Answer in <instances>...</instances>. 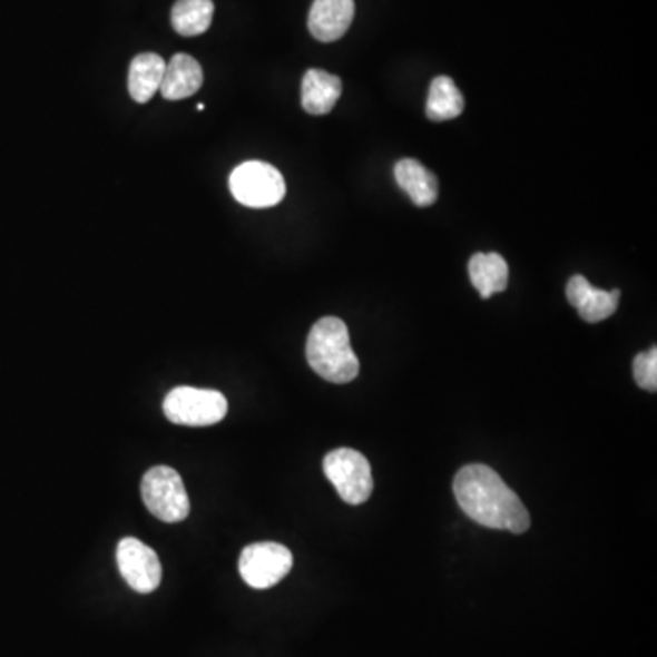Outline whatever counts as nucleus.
<instances>
[{"label": "nucleus", "instance_id": "f257e3e1", "mask_svg": "<svg viewBox=\"0 0 657 657\" xmlns=\"http://www.w3.org/2000/svg\"><path fill=\"white\" fill-rule=\"evenodd\" d=\"M453 491L465 516L486 528L511 533H524L530 528V513L519 496L488 465L460 468Z\"/></svg>", "mask_w": 657, "mask_h": 657}, {"label": "nucleus", "instance_id": "f03ea898", "mask_svg": "<svg viewBox=\"0 0 657 657\" xmlns=\"http://www.w3.org/2000/svg\"><path fill=\"white\" fill-rule=\"evenodd\" d=\"M307 362L314 373L333 384H350L360 373L359 356L351 345L350 329L340 318L325 316L311 329Z\"/></svg>", "mask_w": 657, "mask_h": 657}, {"label": "nucleus", "instance_id": "7ed1b4c3", "mask_svg": "<svg viewBox=\"0 0 657 657\" xmlns=\"http://www.w3.org/2000/svg\"><path fill=\"white\" fill-rule=\"evenodd\" d=\"M143 502L159 521L176 524L190 513V499L183 479L170 465H156L145 473L141 482Z\"/></svg>", "mask_w": 657, "mask_h": 657}, {"label": "nucleus", "instance_id": "20e7f679", "mask_svg": "<svg viewBox=\"0 0 657 657\" xmlns=\"http://www.w3.org/2000/svg\"><path fill=\"white\" fill-rule=\"evenodd\" d=\"M163 411L173 424L205 428L227 416L228 402L219 391L182 385L165 396Z\"/></svg>", "mask_w": 657, "mask_h": 657}, {"label": "nucleus", "instance_id": "39448f33", "mask_svg": "<svg viewBox=\"0 0 657 657\" xmlns=\"http://www.w3.org/2000/svg\"><path fill=\"white\" fill-rule=\"evenodd\" d=\"M228 187L236 202L251 208L274 207L287 193L278 168L263 161H247L234 168Z\"/></svg>", "mask_w": 657, "mask_h": 657}, {"label": "nucleus", "instance_id": "423d86ee", "mask_svg": "<svg viewBox=\"0 0 657 657\" xmlns=\"http://www.w3.org/2000/svg\"><path fill=\"white\" fill-rule=\"evenodd\" d=\"M324 473L347 504H364L373 493L370 460L360 451L350 448L331 451L324 459Z\"/></svg>", "mask_w": 657, "mask_h": 657}, {"label": "nucleus", "instance_id": "0eeeda50", "mask_svg": "<svg viewBox=\"0 0 657 657\" xmlns=\"http://www.w3.org/2000/svg\"><path fill=\"white\" fill-rule=\"evenodd\" d=\"M293 568V553L278 542H256L243 548L239 573L248 587L267 590L278 585Z\"/></svg>", "mask_w": 657, "mask_h": 657}, {"label": "nucleus", "instance_id": "6e6552de", "mask_svg": "<svg viewBox=\"0 0 657 657\" xmlns=\"http://www.w3.org/2000/svg\"><path fill=\"white\" fill-rule=\"evenodd\" d=\"M117 567L128 587L137 594H150L161 585L159 557L136 537H125L117 545Z\"/></svg>", "mask_w": 657, "mask_h": 657}, {"label": "nucleus", "instance_id": "1a4fd4ad", "mask_svg": "<svg viewBox=\"0 0 657 657\" xmlns=\"http://www.w3.org/2000/svg\"><path fill=\"white\" fill-rule=\"evenodd\" d=\"M567 298L585 322L599 324L616 313L621 291L619 288L602 291V288L594 287L581 274H577L568 282Z\"/></svg>", "mask_w": 657, "mask_h": 657}, {"label": "nucleus", "instance_id": "9d476101", "mask_svg": "<svg viewBox=\"0 0 657 657\" xmlns=\"http://www.w3.org/2000/svg\"><path fill=\"white\" fill-rule=\"evenodd\" d=\"M354 19V0H314L308 11V31L320 42L339 41Z\"/></svg>", "mask_w": 657, "mask_h": 657}, {"label": "nucleus", "instance_id": "9b49d317", "mask_svg": "<svg viewBox=\"0 0 657 657\" xmlns=\"http://www.w3.org/2000/svg\"><path fill=\"white\" fill-rule=\"evenodd\" d=\"M202 85V65L187 53H176L165 66L159 91L167 101H182L197 94Z\"/></svg>", "mask_w": 657, "mask_h": 657}, {"label": "nucleus", "instance_id": "f8f14e48", "mask_svg": "<svg viewBox=\"0 0 657 657\" xmlns=\"http://www.w3.org/2000/svg\"><path fill=\"white\" fill-rule=\"evenodd\" d=\"M342 79L324 70L305 71L302 81V107L311 116H325L342 96Z\"/></svg>", "mask_w": 657, "mask_h": 657}, {"label": "nucleus", "instance_id": "ddd939ff", "mask_svg": "<svg viewBox=\"0 0 657 657\" xmlns=\"http://www.w3.org/2000/svg\"><path fill=\"white\" fill-rule=\"evenodd\" d=\"M394 179L416 207H430L439 197V179L416 159H400L394 165Z\"/></svg>", "mask_w": 657, "mask_h": 657}, {"label": "nucleus", "instance_id": "4468645a", "mask_svg": "<svg viewBox=\"0 0 657 657\" xmlns=\"http://www.w3.org/2000/svg\"><path fill=\"white\" fill-rule=\"evenodd\" d=\"M468 268H470L471 284L479 291L482 300L491 298L493 294L502 293L508 287L510 271L501 254H473Z\"/></svg>", "mask_w": 657, "mask_h": 657}, {"label": "nucleus", "instance_id": "2eb2a0df", "mask_svg": "<svg viewBox=\"0 0 657 657\" xmlns=\"http://www.w3.org/2000/svg\"><path fill=\"white\" fill-rule=\"evenodd\" d=\"M165 61L157 53L134 57L128 71V91L136 102H148L161 87Z\"/></svg>", "mask_w": 657, "mask_h": 657}, {"label": "nucleus", "instance_id": "dca6fc26", "mask_svg": "<svg viewBox=\"0 0 657 657\" xmlns=\"http://www.w3.org/2000/svg\"><path fill=\"white\" fill-rule=\"evenodd\" d=\"M464 110V97L451 77L440 76L430 85L425 116L430 121L442 122L455 119Z\"/></svg>", "mask_w": 657, "mask_h": 657}, {"label": "nucleus", "instance_id": "f3484780", "mask_svg": "<svg viewBox=\"0 0 657 657\" xmlns=\"http://www.w3.org/2000/svg\"><path fill=\"white\" fill-rule=\"evenodd\" d=\"M213 16V0H177L170 21L179 36L196 37L210 28Z\"/></svg>", "mask_w": 657, "mask_h": 657}, {"label": "nucleus", "instance_id": "a211bd4d", "mask_svg": "<svg viewBox=\"0 0 657 657\" xmlns=\"http://www.w3.org/2000/svg\"><path fill=\"white\" fill-rule=\"evenodd\" d=\"M634 379L645 391H657V350L643 351L634 359Z\"/></svg>", "mask_w": 657, "mask_h": 657}]
</instances>
